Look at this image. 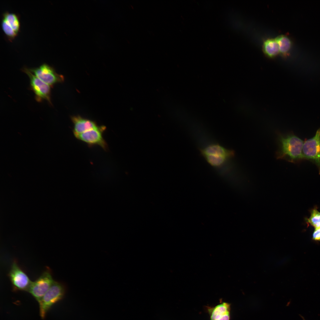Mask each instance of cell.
I'll list each match as a JSON object with an SVG mask.
<instances>
[{
    "label": "cell",
    "mask_w": 320,
    "mask_h": 320,
    "mask_svg": "<svg viewBox=\"0 0 320 320\" xmlns=\"http://www.w3.org/2000/svg\"><path fill=\"white\" fill-rule=\"evenodd\" d=\"M278 148L276 152L277 159L298 164L304 160L302 149L304 141L292 132L277 133Z\"/></svg>",
    "instance_id": "6da1fadb"
},
{
    "label": "cell",
    "mask_w": 320,
    "mask_h": 320,
    "mask_svg": "<svg viewBox=\"0 0 320 320\" xmlns=\"http://www.w3.org/2000/svg\"><path fill=\"white\" fill-rule=\"evenodd\" d=\"M201 156L211 166L220 169L224 167L234 156V151L218 143H211L199 148Z\"/></svg>",
    "instance_id": "7a4b0ae2"
},
{
    "label": "cell",
    "mask_w": 320,
    "mask_h": 320,
    "mask_svg": "<svg viewBox=\"0 0 320 320\" xmlns=\"http://www.w3.org/2000/svg\"><path fill=\"white\" fill-rule=\"evenodd\" d=\"M65 290L63 286L55 281L39 302V313L42 319L52 306L63 297Z\"/></svg>",
    "instance_id": "3957f363"
},
{
    "label": "cell",
    "mask_w": 320,
    "mask_h": 320,
    "mask_svg": "<svg viewBox=\"0 0 320 320\" xmlns=\"http://www.w3.org/2000/svg\"><path fill=\"white\" fill-rule=\"evenodd\" d=\"M302 153L304 160L315 164L320 174V128L313 137L304 141Z\"/></svg>",
    "instance_id": "277c9868"
},
{
    "label": "cell",
    "mask_w": 320,
    "mask_h": 320,
    "mask_svg": "<svg viewBox=\"0 0 320 320\" xmlns=\"http://www.w3.org/2000/svg\"><path fill=\"white\" fill-rule=\"evenodd\" d=\"M54 281L50 271L47 270L35 281L32 282L28 292L39 302Z\"/></svg>",
    "instance_id": "5b68a950"
},
{
    "label": "cell",
    "mask_w": 320,
    "mask_h": 320,
    "mask_svg": "<svg viewBox=\"0 0 320 320\" xmlns=\"http://www.w3.org/2000/svg\"><path fill=\"white\" fill-rule=\"evenodd\" d=\"M106 127L103 125L81 134L75 135L78 140L86 143L89 145H98L105 151L108 148V144L104 139L103 135Z\"/></svg>",
    "instance_id": "8992f818"
},
{
    "label": "cell",
    "mask_w": 320,
    "mask_h": 320,
    "mask_svg": "<svg viewBox=\"0 0 320 320\" xmlns=\"http://www.w3.org/2000/svg\"><path fill=\"white\" fill-rule=\"evenodd\" d=\"M23 71L29 77L31 87L35 94L36 100L39 101L46 100L51 104L50 86L37 77L29 69L24 68Z\"/></svg>",
    "instance_id": "52a82bcc"
},
{
    "label": "cell",
    "mask_w": 320,
    "mask_h": 320,
    "mask_svg": "<svg viewBox=\"0 0 320 320\" xmlns=\"http://www.w3.org/2000/svg\"><path fill=\"white\" fill-rule=\"evenodd\" d=\"M29 69L37 77L50 86L62 82L64 80L63 76L57 73L52 67L45 63L38 67Z\"/></svg>",
    "instance_id": "ba28073f"
},
{
    "label": "cell",
    "mask_w": 320,
    "mask_h": 320,
    "mask_svg": "<svg viewBox=\"0 0 320 320\" xmlns=\"http://www.w3.org/2000/svg\"><path fill=\"white\" fill-rule=\"evenodd\" d=\"M9 276L14 290L28 291L32 282L15 261L12 264Z\"/></svg>",
    "instance_id": "9c48e42d"
},
{
    "label": "cell",
    "mask_w": 320,
    "mask_h": 320,
    "mask_svg": "<svg viewBox=\"0 0 320 320\" xmlns=\"http://www.w3.org/2000/svg\"><path fill=\"white\" fill-rule=\"evenodd\" d=\"M1 27L5 36L10 41L17 36L20 29L19 17L17 15L6 12L2 15Z\"/></svg>",
    "instance_id": "30bf717a"
},
{
    "label": "cell",
    "mask_w": 320,
    "mask_h": 320,
    "mask_svg": "<svg viewBox=\"0 0 320 320\" xmlns=\"http://www.w3.org/2000/svg\"><path fill=\"white\" fill-rule=\"evenodd\" d=\"M204 309L209 316L210 320H230L231 304L220 301L214 306H205Z\"/></svg>",
    "instance_id": "8fae6325"
},
{
    "label": "cell",
    "mask_w": 320,
    "mask_h": 320,
    "mask_svg": "<svg viewBox=\"0 0 320 320\" xmlns=\"http://www.w3.org/2000/svg\"><path fill=\"white\" fill-rule=\"evenodd\" d=\"M71 120L73 124L74 135L84 133L99 126L94 121L79 116H71Z\"/></svg>",
    "instance_id": "7c38bea8"
},
{
    "label": "cell",
    "mask_w": 320,
    "mask_h": 320,
    "mask_svg": "<svg viewBox=\"0 0 320 320\" xmlns=\"http://www.w3.org/2000/svg\"><path fill=\"white\" fill-rule=\"evenodd\" d=\"M275 40L278 44L279 53L282 56L286 57L292 47L291 40L287 36L283 35L278 36Z\"/></svg>",
    "instance_id": "4fadbf2b"
},
{
    "label": "cell",
    "mask_w": 320,
    "mask_h": 320,
    "mask_svg": "<svg viewBox=\"0 0 320 320\" xmlns=\"http://www.w3.org/2000/svg\"><path fill=\"white\" fill-rule=\"evenodd\" d=\"M263 49L265 54L270 58L275 57L279 53V46L275 39L265 40L263 43Z\"/></svg>",
    "instance_id": "5bb4252c"
},
{
    "label": "cell",
    "mask_w": 320,
    "mask_h": 320,
    "mask_svg": "<svg viewBox=\"0 0 320 320\" xmlns=\"http://www.w3.org/2000/svg\"><path fill=\"white\" fill-rule=\"evenodd\" d=\"M307 221L315 229L320 228V212L316 209H312Z\"/></svg>",
    "instance_id": "9a60e30c"
},
{
    "label": "cell",
    "mask_w": 320,
    "mask_h": 320,
    "mask_svg": "<svg viewBox=\"0 0 320 320\" xmlns=\"http://www.w3.org/2000/svg\"><path fill=\"white\" fill-rule=\"evenodd\" d=\"M313 239L315 240L320 241V228L315 229L313 234Z\"/></svg>",
    "instance_id": "2e32d148"
}]
</instances>
